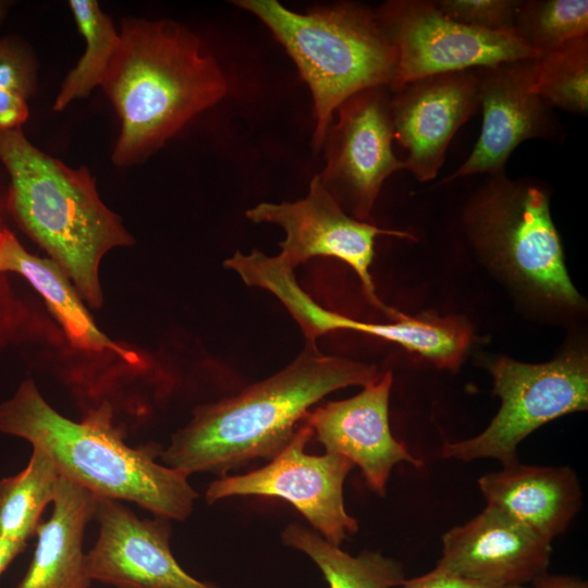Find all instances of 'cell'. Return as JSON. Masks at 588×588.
Here are the masks:
<instances>
[{
    "mask_svg": "<svg viewBox=\"0 0 588 588\" xmlns=\"http://www.w3.org/2000/svg\"><path fill=\"white\" fill-rule=\"evenodd\" d=\"M375 365L322 354L316 344L286 367L237 394L196 407L160 457L163 465L224 476L256 458L272 460L311 406L326 395L379 379Z\"/></svg>",
    "mask_w": 588,
    "mask_h": 588,
    "instance_id": "obj_1",
    "label": "cell"
},
{
    "mask_svg": "<svg viewBox=\"0 0 588 588\" xmlns=\"http://www.w3.org/2000/svg\"><path fill=\"white\" fill-rule=\"evenodd\" d=\"M101 87L121 122L112 161L146 160L189 121L217 105L228 78L201 39L169 20H126Z\"/></svg>",
    "mask_w": 588,
    "mask_h": 588,
    "instance_id": "obj_2",
    "label": "cell"
},
{
    "mask_svg": "<svg viewBox=\"0 0 588 588\" xmlns=\"http://www.w3.org/2000/svg\"><path fill=\"white\" fill-rule=\"evenodd\" d=\"M0 431L44 450L61 476L97 497L131 501L157 516L179 520L192 513L198 497L187 473L156 461L163 451L159 445L134 449L123 441L107 401L82 421H72L27 379L0 404Z\"/></svg>",
    "mask_w": 588,
    "mask_h": 588,
    "instance_id": "obj_3",
    "label": "cell"
},
{
    "mask_svg": "<svg viewBox=\"0 0 588 588\" xmlns=\"http://www.w3.org/2000/svg\"><path fill=\"white\" fill-rule=\"evenodd\" d=\"M0 161L10 175L8 207L19 225L68 275L89 305L100 307L103 255L134 241L100 199L84 167L70 168L34 146L19 128H0Z\"/></svg>",
    "mask_w": 588,
    "mask_h": 588,
    "instance_id": "obj_4",
    "label": "cell"
},
{
    "mask_svg": "<svg viewBox=\"0 0 588 588\" xmlns=\"http://www.w3.org/2000/svg\"><path fill=\"white\" fill-rule=\"evenodd\" d=\"M236 7L260 20L282 45L307 84L316 119L313 147L323 146L336 109L354 94L389 87L396 52L375 12L353 2H338L306 13L277 0H236Z\"/></svg>",
    "mask_w": 588,
    "mask_h": 588,
    "instance_id": "obj_5",
    "label": "cell"
},
{
    "mask_svg": "<svg viewBox=\"0 0 588 588\" xmlns=\"http://www.w3.org/2000/svg\"><path fill=\"white\" fill-rule=\"evenodd\" d=\"M490 176L465 211L471 242L532 292L558 303L579 304L547 193L528 181L510 180L504 172Z\"/></svg>",
    "mask_w": 588,
    "mask_h": 588,
    "instance_id": "obj_6",
    "label": "cell"
},
{
    "mask_svg": "<svg viewBox=\"0 0 588 588\" xmlns=\"http://www.w3.org/2000/svg\"><path fill=\"white\" fill-rule=\"evenodd\" d=\"M501 406L479 434L441 449L444 458L470 462L494 458L517 463L519 443L544 424L588 407V360L573 350L544 364L500 357L488 364Z\"/></svg>",
    "mask_w": 588,
    "mask_h": 588,
    "instance_id": "obj_7",
    "label": "cell"
},
{
    "mask_svg": "<svg viewBox=\"0 0 588 588\" xmlns=\"http://www.w3.org/2000/svg\"><path fill=\"white\" fill-rule=\"evenodd\" d=\"M396 52L391 93L434 74L501 62L532 60L539 54L515 30H489L458 23L434 1L391 0L375 12Z\"/></svg>",
    "mask_w": 588,
    "mask_h": 588,
    "instance_id": "obj_8",
    "label": "cell"
},
{
    "mask_svg": "<svg viewBox=\"0 0 588 588\" xmlns=\"http://www.w3.org/2000/svg\"><path fill=\"white\" fill-rule=\"evenodd\" d=\"M313 436L311 427L303 420L267 465L210 482L206 501L211 504L237 495L281 498L295 506L321 537L340 546L358 530V522L346 512L343 499V483L354 464L340 454H306Z\"/></svg>",
    "mask_w": 588,
    "mask_h": 588,
    "instance_id": "obj_9",
    "label": "cell"
},
{
    "mask_svg": "<svg viewBox=\"0 0 588 588\" xmlns=\"http://www.w3.org/2000/svg\"><path fill=\"white\" fill-rule=\"evenodd\" d=\"M387 86L363 89L338 109L322 148L323 186L351 217L365 221L383 182L404 169L392 149L394 138Z\"/></svg>",
    "mask_w": 588,
    "mask_h": 588,
    "instance_id": "obj_10",
    "label": "cell"
},
{
    "mask_svg": "<svg viewBox=\"0 0 588 588\" xmlns=\"http://www.w3.org/2000/svg\"><path fill=\"white\" fill-rule=\"evenodd\" d=\"M255 223L278 224L285 232L277 255L291 269L310 258L324 256L347 264L358 275L368 302L393 318L397 310L385 306L377 296L369 267L375 240L379 235L411 237L408 233L380 229L345 212L315 175L307 195L295 201L259 203L246 210Z\"/></svg>",
    "mask_w": 588,
    "mask_h": 588,
    "instance_id": "obj_11",
    "label": "cell"
},
{
    "mask_svg": "<svg viewBox=\"0 0 588 588\" xmlns=\"http://www.w3.org/2000/svg\"><path fill=\"white\" fill-rule=\"evenodd\" d=\"M99 536L86 553L91 580L115 588H218L186 573L169 544V519H140L114 499L97 497Z\"/></svg>",
    "mask_w": 588,
    "mask_h": 588,
    "instance_id": "obj_12",
    "label": "cell"
},
{
    "mask_svg": "<svg viewBox=\"0 0 588 588\" xmlns=\"http://www.w3.org/2000/svg\"><path fill=\"white\" fill-rule=\"evenodd\" d=\"M532 60L474 69L482 109L481 131L467 159L441 183L504 172L510 155L520 143L556 135L549 106L534 90Z\"/></svg>",
    "mask_w": 588,
    "mask_h": 588,
    "instance_id": "obj_13",
    "label": "cell"
},
{
    "mask_svg": "<svg viewBox=\"0 0 588 588\" xmlns=\"http://www.w3.org/2000/svg\"><path fill=\"white\" fill-rule=\"evenodd\" d=\"M391 94L394 138L407 150L404 169L420 182L430 181L456 131L480 106L475 71L421 77Z\"/></svg>",
    "mask_w": 588,
    "mask_h": 588,
    "instance_id": "obj_14",
    "label": "cell"
},
{
    "mask_svg": "<svg viewBox=\"0 0 588 588\" xmlns=\"http://www.w3.org/2000/svg\"><path fill=\"white\" fill-rule=\"evenodd\" d=\"M393 382L391 371L367 384L356 395L329 401L304 417L326 453L340 454L357 465L368 486L378 495L385 494L393 467L407 463L422 467L406 445L396 440L389 424V399Z\"/></svg>",
    "mask_w": 588,
    "mask_h": 588,
    "instance_id": "obj_15",
    "label": "cell"
},
{
    "mask_svg": "<svg viewBox=\"0 0 588 588\" xmlns=\"http://www.w3.org/2000/svg\"><path fill=\"white\" fill-rule=\"evenodd\" d=\"M551 541L500 510L482 512L442 536L433 569L502 586H524L547 573Z\"/></svg>",
    "mask_w": 588,
    "mask_h": 588,
    "instance_id": "obj_16",
    "label": "cell"
},
{
    "mask_svg": "<svg viewBox=\"0 0 588 588\" xmlns=\"http://www.w3.org/2000/svg\"><path fill=\"white\" fill-rule=\"evenodd\" d=\"M478 486L487 505L548 541L567 529L581 506L577 475L567 466L544 467L517 462L481 476Z\"/></svg>",
    "mask_w": 588,
    "mask_h": 588,
    "instance_id": "obj_17",
    "label": "cell"
},
{
    "mask_svg": "<svg viewBox=\"0 0 588 588\" xmlns=\"http://www.w3.org/2000/svg\"><path fill=\"white\" fill-rule=\"evenodd\" d=\"M52 502L51 517L37 527L33 560L16 588H88L93 581L83 538L97 495L61 476Z\"/></svg>",
    "mask_w": 588,
    "mask_h": 588,
    "instance_id": "obj_18",
    "label": "cell"
},
{
    "mask_svg": "<svg viewBox=\"0 0 588 588\" xmlns=\"http://www.w3.org/2000/svg\"><path fill=\"white\" fill-rule=\"evenodd\" d=\"M2 271L16 272L28 280L45 298L73 347L88 352L111 351L130 364H139L135 352L111 341L97 328L63 270L50 258L27 253L8 229H2L0 234Z\"/></svg>",
    "mask_w": 588,
    "mask_h": 588,
    "instance_id": "obj_19",
    "label": "cell"
},
{
    "mask_svg": "<svg viewBox=\"0 0 588 588\" xmlns=\"http://www.w3.org/2000/svg\"><path fill=\"white\" fill-rule=\"evenodd\" d=\"M283 542L309 556L322 572L330 588H393L405 580L403 566L379 551L354 556L317 531L297 523L282 531Z\"/></svg>",
    "mask_w": 588,
    "mask_h": 588,
    "instance_id": "obj_20",
    "label": "cell"
},
{
    "mask_svg": "<svg viewBox=\"0 0 588 588\" xmlns=\"http://www.w3.org/2000/svg\"><path fill=\"white\" fill-rule=\"evenodd\" d=\"M61 474L51 457L33 446L27 466L0 480V535L26 542L36 535L46 505L53 501Z\"/></svg>",
    "mask_w": 588,
    "mask_h": 588,
    "instance_id": "obj_21",
    "label": "cell"
},
{
    "mask_svg": "<svg viewBox=\"0 0 588 588\" xmlns=\"http://www.w3.org/2000/svg\"><path fill=\"white\" fill-rule=\"evenodd\" d=\"M69 7L84 37L85 51L61 85L53 105L56 111L87 97L95 87L102 85L121 41L112 19L97 1L70 0Z\"/></svg>",
    "mask_w": 588,
    "mask_h": 588,
    "instance_id": "obj_22",
    "label": "cell"
},
{
    "mask_svg": "<svg viewBox=\"0 0 588 588\" xmlns=\"http://www.w3.org/2000/svg\"><path fill=\"white\" fill-rule=\"evenodd\" d=\"M373 336L396 343L448 369L460 366L471 340L470 328L462 319L413 317L400 311L391 322L377 323Z\"/></svg>",
    "mask_w": 588,
    "mask_h": 588,
    "instance_id": "obj_23",
    "label": "cell"
},
{
    "mask_svg": "<svg viewBox=\"0 0 588 588\" xmlns=\"http://www.w3.org/2000/svg\"><path fill=\"white\" fill-rule=\"evenodd\" d=\"M535 93L549 106L584 114L588 110V36L575 38L532 60Z\"/></svg>",
    "mask_w": 588,
    "mask_h": 588,
    "instance_id": "obj_24",
    "label": "cell"
},
{
    "mask_svg": "<svg viewBox=\"0 0 588 588\" xmlns=\"http://www.w3.org/2000/svg\"><path fill=\"white\" fill-rule=\"evenodd\" d=\"M514 29L539 56L588 36L587 0L522 1Z\"/></svg>",
    "mask_w": 588,
    "mask_h": 588,
    "instance_id": "obj_25",
    "label": "cell"
},
{
    "mask_svg": "<svg viewBox=\"0 0 588 588\" xmlns=\"http://www.w3.org/2000/svg\"><path fill=\"white\" fill-rule=\"evenodd\" d=\"M37 84V63L20 39L0 38V128H19L28 118Z\"/></svg>",
    "mask_w": 588,
    "mask_h": 588,
    "instance_id": "obj_26",
    "label": "cell"
},
{
    "mask_svg": "<svg viewBox=\"0 0 588 588\" xmlns=\"http://www.w3.org/2000/svg\"><path fill=\"white\" fill-rule=\"evenodd\" d=\"M518 0H440L437 8L450 19L482 29L515 30Z\"/></svg>",
    "mask_w": 588,
    "mask_h": 588,
    "instance_id": "obj_27",
    "label": "cell"
},
{
    "mask_svg": "<svg viewBox=\"0 0 588 588\" xmlns=\"http://www.w3.org/2000/svg\"><path fill=\"white\" fill-rule=\"evenodd\" d=\"M402 588H526L525 586H502L475 580L432 569L421 576L404 580Z\"/></svg>",
    "mask_w": 588,
    "mask_h": 588,
    "instance_id": "obj_28",
    "label": "cell"
},
{
    "mask_svg": "<svg viewBox=\"0 0 588 588\" xmlns=\"http://www.w3.org/2000/svg\"><path fill=\"white\" fill-rule=\"evenodd\" d=\"M531 588H588V583L576 576L544 573L531 581Z\"/></svg>",
    "mask_w": 588,
    "mask_h": 588,
    "instance_id": "obj_29",
    "label": "cell"
},
{
    "mask_svg": "<svg viewBox=\"0 0 588 588\" xmlns=\"http://www.w3.org/2000/svg\"><path fill=\"white\" fill-rule=\"evenodd\" d=\"M26 542L11 540L0 535V575L7 569L10 563L24 551Z\"/></svg>",
    "mask_w": 588,
    "mask_h": 588,
    "instance_id": "obj_30",
    "label": "cell"
},
{
    "mask_svg": "<svg viewBox=\"0 0 588 588\" xmlns=\"http://www.w3.org/2000/svg\"><path fill=\"white\" fill-rule=\"evenodd\" d=\"M11 7V2L0 0V23L3 22L4 17L8 14L9 8Z\"/></svg>",
    "mask_w": 588,
    "mask_h": 588,
    "instance_id": "obj_31",
    "label": "cell"
},
{
    "mask_svg": "<svg viewBox=\"0 0 588 588\" xmlns=\"http://www.w3.org/2000/svg\"><path fill=\"white\" fill-rule=\"evenodd\" d=\"M2 228L0 226V234H1Z\"/></svg>",
    "mask_w": 588,
    "mask_h": 588,
    "instance_id": "obj_32",
    "label": "cell"
}]
</instances>
